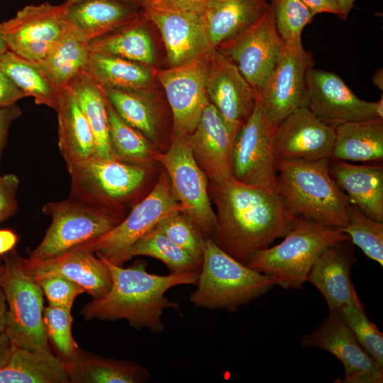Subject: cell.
<instances>
[{"label": "cell", "mask_w": 383, "mask_h": 383, "mask_svg": "<svg viewBox=\"0 0 383 383\" xmlns=\"http://www.w3.org/2000/svg\"><path fill=\"white\" fill-rule=\"evenodd\" d=\"M209 182L216 208L212 240L240 262L247 265L257 252L293 228L296 216L277 191L251 187L233 177Z\"/></svg>", "instance_id": "obj_1"}, {"label": "cell", "mask_w": 383, "mask_h": 383, "mask_svg": "<svg viewBox=\"0 0 383 383\" xmlns=\"http://www.w3.org/2000/svg\"><path fill=\"white\" fill-rule=\"evenodd\" d=\"M102 259V258H101ZM111 274L109 292L100 299H92L82 309L86 320L117 321L126 319L137 330L148 328L159 333L164 331L161 317L167 309H178L176 301L165 293L182 284L196 285L199 273H149L147 263L138 260L128 267L115 265L103 259Z\"/></svg>", "instance_id": "obj_2"}, {"label": "cell", "mask_w": 383, "mask_h": 383, "mask_svg": "<svg viewBox=\"0 0 383 383\" xmlns=\"http://www.w3.org/2000/svg\"><path fill=\"white\" fill-rule=\"evenodd\" d=\"M330 159L276 158V191L296 217L342 230L348 220L349 201L330 172Z\"/></svg>", "instance_id": "obj_3"}, {"label": "cell", "mask_w": 383, "mask_h": 383, "mask_svg": "<svg viewBox=\"0 0 383 383\" xmlns=\"http://www.w3.org/2000/svg\"><path fill=\"white\" fill-rule=\"evenodd\" d=\"M279 244L257 252L246 265L269 276L274 285L301 289L319 255L328 246L350 240L342 231L296 217L293 228Z\"/></svg>", "instance_id": "obj_4"}, {"label": "cell", "mask_w": 383, "mask_h": 383, "mask_svg": "<svg viewBox=\"0 0 383 383\" xmlns=\"http://www.w3.org/2000/svg\"><path fill=\"white\" fill-rule=\"evenodd\" d=\"M196 285L189 296L193 305L234 312L267 293L274 284L269 276L236 260L207 238Z\"/></svg>", "instance_id": "obj_5"}, {"label": "cell", "mask_w": 383, "mask_h": 383, "mask_svg": "<svg viewBox=\"0 0 383 383\" xmlns=\"http://www.w3.org/2000/svg\"><path fill=\"white\" fill-rule=\"evenodd\" d=\"M67 165L69 196L123 218L148 177L147 166L115 159H89Z\"/></svg>", "instance_id": "obj_6"}, {"label": "cell", "mask_w": 383, "mask_h": 383, "mask_svg": "<svg viewBox=\"0 0 383 383\" xmlns=\"http://www.w3.org/2000/svg\"><path fill=\"white\" fill-rule=\"evenodd\" d=\"M5 272L0 285L6 299V331L18 346L38 352H52L43 326L44 299L40 284L23 270L18 252L2 255Z\"/></svg>", "instance_id": "obj_7"}, {"label": "cell", "mask_w": 383, "mask_h": 383, "mask_svg": "<svg viewBox=\"0 0 383 383\" xmlns=\"http://www.w3.org/2000/svg\"><path fill=\"white\" fill-rule=\"evenodd\" d=\"M42 211L51 217V223L30 253V261L51 258L95 240L123 220L70 196L45 203Z\"/></svg>", "instance_id": "obj_8"}, {"label": "cell", "mask_w": 383, "mask_h": 383, "mask_svg": "<svg viewBox=\"0 0 383 383\" xmlns=\"http://www.w3.org/2000/svg\"><path fill=\"white\" fill-rule=\"evenodd\" d=\"M183 209L172 192L167 172H163L151 192L136 203L117 226L83 245L99 257L123 266L133 257L131 250L138 240L162 218Z\"/></svg>", "instance_id": "obj_9"}, {"label": "cell", "mask_w": 383, "mask_h": 383, "mask_svg": "<svg viewBox=\"0 0 383 383\" xmlns=\"http://www.w3.org/2000/svg\"><path fill=\"white\" fill-rule=\"evenodd\" d=\"M276 126L270 119L257 91L254 109L240 127L233 145L231 171L235 180L251 187L276 191Z\"/></svg>", "instance_id": "obj_10"}, {"label": "cell", "mask_w": 383, "mask_h": 383, "mask_svg": "<svg viewBox=\"0 0 383 383\" xmlns=\"http://www.w3.org/2000/svg\"><path fill=\"white\" fill-rule=\"evenodd\" d=\"M154 160L165 167L172 192L185 213L205 239L213 238L216 216L211 206L209 179L192 154L188 136L170 140L167 150L156 152Z\"/></svg>", "instance_id": "obj_11"}, {"label": "cell", "mask_w": 383, "mask_h": 383, "mask_svg": "<svg viewBox=\"0 0 383 383\" xmlns=\"http://www.w3.org/2000/svg\"><path fill=\"white\" fill-rule=\"evenodd\" d=\"M284 44L277 31L270 4L259 21L216 49L259 91L274 69Z\"/></svg>", "instance_id": "obj_12"}, {"label": "cell", "mask_w": 383, "mask_h": 383, "mask_svg": "<svg viewBox=\"0 0 383 383\" xmlns=\"http://www.w3.org/2000/svg\"><path fill=\"white\" fill-rule=\"evenodd\" d=\"M307 107L323 123L340 125L383 118V98L374 102L360 99L335 73L310 68L306 74Z\"/></svg>", "instance_id": "obj_13"}, {"label": "cell", "mask_w": 383, "mask_h": 383, "mask_svg": "<svg viewBox=\"0 0 383 383\" xmlns=\"http://www.w3.org/2000/svg\"><path fill=\"white\" fill-rule=\"evenodd\" d=\"M209 53L189 63L160 70L156 74L172 113L170 140L192 134L210 103L206 89Z\"/></svg>", "instance_id": "obj_14"}, {"label": "cell", "mask_w": 383, "mask_h": 383, "mask_svg": "<svg viewBox=\"0 0 383 383\" xmlns=\"http://www.w3.org/2000/svg\"><path fill=\"white\" fill-rule=\"evenodd\" d=\"M311 52L284 44L280 56L258 91L271 121L276 126L295 110L307 106L306 74L313 67Z\"/></svg>", "instance_id": "obj_15"}, {"label": "cell", "mask_w": 383, "mask_h": 383, "mask_svg": "<svg viewBox=\"0 0 383 383\" xmlns=\"http://www.w3.org/2000/svg\"><path fill=\"white\" fill-rule=\"evenodd\" d=\"M65 10V2L28 5L0 23L9 50L25 59L40 62L62 32Z\"/></svg>", "instance_id": "obj_16"}, {"label": "cell", "mask_w": 383, "mask_h": 383, "mask_svg": "<svg viewBox=\"0 0 383 383\" xmlns=\"http://www.w3.org/2000/svg\"><path fill=\"white\" fill-rule=\"evenodd\" d=\"M304 348H319L335 356L344 367V383H382L383 367L365 351L337 310L330 311L323 323L305 335Z\"/></svg>", "instance_id": "obj_17"}, {"label": "cell", "mask_w": 383, "mask_h": 383, "mask_svg": "<svg viewBox=\"0 0 383 383\" xmlns=\"http://www.w3.org/2000/svg\"><path fill=\"white\" fill-rule=\"evenodd\" d=\"M241 126L226 120L209 103L195 130L188 136L194 157L209 182H218L232 177V148Z\"/></svg>", "instance_id": "obj_18"}, {"label": "cell", "mask_w": 383, "mask_h": 383, "mask_svg": "<svg viewBox=\"0 0 383 383\" xmlns=\"http://www.w3.org/2000/svg\"><path fill=\"white\" fill-rule=\"evenodd\" d=\"M335 137V128L321 122L307 106L299 108L276 126V158L309 161L330 159Z\"/></svg>", "instance_id": "obj_19"}, {"label": "cell", "mask_w": 383, "mask_h": 383, "mask_svg": "<svg viewBox=\"0 0 383 383\" xmlns=\"http://www.w3.org/2000/svg\"><path fill=\"white\" fill-rule=\"evenodd\" d=\"M142 10L160 33L170 67L196 60L213 49L203 13L152 8Z\"/></svg>", "instance_id": "obj_20"}, {"label": "cell", "mask_w": 383, "mask_h": 383, "mask_svg": "<svg viewBox=\"0 0 383 383\" xmlns=\"http://www.w3.org/2000/svg\"><path fill=\"white\" fill-rule=\"evenodd\" d=\"M22 264L26 273L35 280L47 276L62 277L79 284L94 299L104 296L112 284L105 261L83 245L43 260L23 257Z\"/></svg>", "instance_id": "obj_21"}, {"label": "cell", "mask_w": 383, "mask_h": 383, "mask_svg": "<svg viewBox=\"0 0 383 383\" xmlns=\"http://www.w3.org/2000/svg\"><path fill=\"white\" fill-rule=\"evenodd\" d=\"M206 89L210 103L231 122L242 125L254 109L257 91L216 49L209 53Z\"/></svg>", "instance_id": "obj_22"}, {"label": "cell", "mask_w": 383, "mask_h": 383, "mask_svg": "<svg viewBox=\"0 0 383 383\" xmlns=\"http://www.w3.org/2000/svg\"><path fill=\"white\" fill-rule=\"evenodd\" d=\"M356 260L351 241L343 240L326 248L312 265L306 281L322 294L329 311L362 304L350 279Z\"/></svg>", "instance_id": "obj_23"}, {"label": "cell", "mask_w": 383, "mask_h": 383, "mask_svg": "<svg viewBox=\"0 0 383 383\" xmlns=\"http://www.w3.org/2000/svg\"><path fill=\"white\" fill-rule=\"evenodd\" d=\"M65 21L90 43L136 20L142 9L121 0L65 2Z\"/></svg>", "instance_id": "obj_24"}, {"label": "cell", "mask_w": 383, "mask_h": 383, "mask_svg": "<svg viewBox=\"0 0 383 383\" xmlns=\"http://www.w3.org/2000/svg\"><path fill=\"white\" fill-rule=\"evenodd\" d=\"M330 172L348 201L372 220L383 223V167L330 160Z\"/></svg>", "instance_id": "obj_25"}, {"label": "cell", "mask_w": 383, "mask_h": 383, "mask_svg": "<svg viewBox=\"0 0 383 383\" xmlns=\"http://www.w3.org/2000/svg\"><path fill=\"white\" fill-rule=\"evenodd\" d=\"M58 147L66 164L95 155V142L90 126L73 92L67 85L60 87L56 109Z\"/></svg>", "instance_id": "obj_26"}, {"label": "cell", "mask_w": 383, "mask_h": 383, "mask_svg": "<svg viewBox=\"0 0 383 383\" xmlns=\"http://www.w3.org/2000/svg\"><path fill=\"white\" fill-rule=\"evenodd\" d=\"M0 383H70L65 362L52 352L26 350L12 342L0 367Z\"/></svg>", "instance_id": "obj_27"}, {"label": "cell", "mask_w": 383, "mask_h": 383, "mask_svg": "<svg viewBox=\"0 0 383 383\" xmlns=\"http://www.w3.org/2000/svg\"><path fill=\"white\" fill-rule=\"evenodd\" d=\"M270 6L269 0H211L203 15L212 48L253 25Z\"/></svg>", "instance_id": "obj_28"}, {"label": "cell", "mask_w": 383, "mask_h": 383, "mask_svg": "<svg viewBox=\"0 0 383 383\" xmlns=\"http://www.w3.org/2000/svg\"><path fill=\"white\" fill-rule=\"evenodd\" d=\"M330 160L379 163L383 160V118L354 121L335 128Z\"/></svg>", "instance_id": "obj_29"}, {"label": "cell", "mask_w": 383, "mask_h": 383, "mask_svg": "<svg viewBox=\"0 0 383 383\" xmlns=\"http://www.w3.org/2000/svg\"><path fill=\"white\" fill-rule=\"evenodd\" d=\"M65 363L70 383H143L150 377L138 362L102 357L81 349Z\"/></svg>", "instance_id": "obj_30"}, {"label": "cell", "mask_w": 383, "mask_h": 383, "mask_svg": "<svg viewBox=\"0 0 383 383\" xmlns=\"http://www.w3.org/2000/svg\"><path fill=\"white\" fill-rule=\"evenodd\" d=\"M83 70L104 89L149 91L153 82L147 65L112 55L90 53Z\"/></svg>", "instance_id": "obj_31"}, {"label": "cell", "mask_w": 383, "mask_h": 383, "mask_svg": "<svg viewBox=\"0 0 383 383\" xmlns=\"http://www.w3.org/2000/svg\"><path fill=\"white\" fill-rule=\"evenodd\" d=\"M67 86L75 96L93 133L94 156L113 159L109 141L107 99L104 90L84 70Z\"/></svg>", "instance_id": "obj_32"}, {"label": "cell", "mask_w": 383, "mask_h": 383, "mask_svg": "<svg viewBox=\"0 0 383 383\" xmlns=\"http://www.w3.org/2000/svg\"><path fill=\"white\" fill-rule=\"evenodd\" d=\"M118 115L157 145L161 143L162 121L158 104L149 91L104 89Z\"/></svg>", "instance_id": "obj_33"}, {"label": "cell", "mask_w": 383, "mask_h": 383, "mask_svg": "<svg viewBox=\"0 0 383 383\" xmlns=\"http://www.w3.org/2000/svg\"><path fill=\"white\" fill-rule=\"evenodd\" d=\"M147 18L141 11L130 24L89 43L91 53L112 55L145 65L155 61V51L146 28Z\"/></svg>", "instance_id": "obj_34"}, {"label": "cell", "mask_w": 383, "mask_h": 383, "mask_svg": "<svg viewBox=\"0 0 383 383\" xmlns=\"http://www.w3.org/2000/svg\"><path fill=\"white\" fill-rule=\"evenodd\" d=\"M0 67L27 96L38 105L56 111L60 87L57 86L42 65L8 50L0 55Z\"/></svg>", "instance_id": "obj_35"}, {"label": "cell", "mask_w": 383, "mask_h": 383, "mask_svg": "<svg viewBox=\"0 0 383 383\" xmlns=\"http://www.w3.org/2000/svg\"><path fill=\"white\" fill-rule=\"evenodd\" d=\"M90 53L89 43L65 22L60 35L38 63L55 84L62 87L84 68Z\"/></svg>", "instance_id": "obj_36"}, {"label": "cell", "mask_w": 383, "mask_h": 383, "mask_svg": "<svg viewBox=\"0 0 383 383\" xmlns=\"http://www.w3.org/2000/svg\"><path fill=\"white\" fill-rule=\"evenodd\" d=\"M107 99V98H106ZM109 141L113 159L147 166L154 160L156 150L140 131L127 124L107 99Z\"/></svg>", "instance_id": "obj_37"}, {"label": "cell", "mask_w": 383, "mask_h": 383, "mask_svg": "<svg viewBox=\"0 0 383 383\" xmlns=\"http://www.w3.org/2000/svg\"><path fill=\"white\" fill-rule=\"evenodd\" d=\"M131 255L157 259L170 273H199L202 265V260L194 257L155 227L135 243Z\"/></svg>", "instance_id": "obj_38"}, {"label": "cell", "mask_w": 383, "mask_h": 383, "mask_svg": "<svg viewBox=\"0 0 383 383\" xmlns=\"http://www.w3.org/2000/svg\"><path fill=\"white\" fill-rule=\"evenodd\" d=\"M341 231L367 257L383 266V223L371 219L349 201L347 223Z\"/></svg>", "instance_id": "obj_39"}, {"label": "cell", "mask_w": 383, "mask_h": 383, "mask_svg": "<svg viewBox=\"0 0 383 383\" xmlns=\"http://www.w3.org/2000/svg\"><path fill=\"white\" fill-rule=\"evenodd\" d=\"M43 326L48 341L65 362L71 360L80 350L73 338L72 309L48 305L43 311Z\"/></svg>", "instance_id": "obj_40"}, {"label": "cell", "mask_w": 383, "mask_h": 383, "mask_svg": "<svg viewBox=\"0 0 383 383\" xmlns=\"http://www.w3.org/2000/svg\"><path fill=\"white\" fill-rule=\"evenodd\" d=\"M275 18L277 31L290 47L301 46V33L312 22L313 15L301 0H269Z\"/></svg>", "instance_id": "obj_41"}, {"label": "cell", "mask_w": 383, "mask_h": 383, "mask_svg": "<svg viewBox=\"0 0 383 383\" xmlns=\"http://www.w3.org/2000/svg\"><path fill=\"white\" fill-rule=\"evenodd\" d=\"M368 355L383 367V334L367 317L362 303L337 310Z\"/></svg>", "instance_id": "obj_42"}, {"label": "cell", "mask_w": 383, "mask_h": 383, "mask_svg": "<svg viewBox=\"0 0 383 383\" xmlns=\"http://www.w3.org/2000/svg\"><path fill=\"white\" fill-rule=\"evenodd\" d=\"M155 228L194 257L202 260L206 239L194 222L182 211L168 214Z\"/></svg>", "instance_id": "obj_43"}, {"label": "cell", "mask_w": 383, "mask_h": 383, "mask_svg": "<svg viewBox=\"0 0 383 383\" xmlns=\"http://www.w3.org/2000/svg\"><path fill=\"white\" fill-rule=\"evenodd\" d=\"M42 288L48 305L72 309L74 299L85 292L79 284L60 276H47L35 280Z\"/></svg>", "instance_id": "obj_44"}, {"label": "cell", "mask_w": 383, "mask_h": 383, "mask_svg": "<svg viewBox=\"0 0 383 383\" xmlns=\"http://www.w3.org/2000/svg\"><path fill=\"white\" fill-rule=\"evenodd\" d=\"M19 182L14 174L0 176V223L15 215L18 210L16 196Z\"/></svg>", "instance_id": "obj_45"}, {"label": "cell", "mask_w": 383, "mask_h": 383, "mask_svg": "<svg viewBox=\"0 0 383 383\" xmlns=\"http://www.w3.org/2000/svg\"><path fill=\"white\" fill-rule=\"evenodd\" d=\"M211 0H143L142 8L201 14ZM141 8V9H142Z\"/></svg>", "instance_id": "obj_46"}, {"label": "cell", "mask_w": 383, "mask_h": 383, "mask_svg": "<svg viewBox=\"0 0 383 383\" xmlns=\"http://www.w3.org/2000/svg\"><path fill=\"white\" fill-rule=\"evenodd\" d=\"M26 97L0 67V106H10Z\"/></svg>", "instance_id": "obj_47"}, {"label": "cell", "mask_w": 383, "mask_h": 383, "mask_svg": "<svg viewBox=\"0 0 383 383\" xmlns=\"http://www.w3.org/2000/svg\"><path fill=\"white\" fill-rule=\"evenodd\" d=\"M21 115V110L16 104L0 106V158L5 146L9 127Z\"/></svg>", "instance_id": "obj_48"}, {"label": "cell", "mask_w": 383, "mask_h": 383, "mask_svg": "<svg viewBox=\"0 0 383 383\" xmlns=\"http://www.w3.org/2000/svg\"><path fill=\"white\" fill-rule=\"evenodd\" d=\"M313 16L321 13H329L338 16L343 20L341 11L335 0H301Z\"/></svg>", "instance_id": "obj_49"}, {"label": "cell", "mask_w": 383, "mask_h": 383, "mask_svg": "<svg viewBox=\"0 0 383 383\" xmlns=\"http://www.w3.org/2000/svg\"><path fill=\"white\" fill-rule=\"evenodd\" d=\"M16 233L10 229H0V255L12 250L18 242Z\"/></svg>", "instance_id": "obj_50"}, {"label": "cell", "mask_w": 383, "mask_h": 383, "mask_svg": "<svg viewBox=\"0 0 383 383\" xmlns=\"http://www.w3.org/2000/svg\"><path fill=\"white\" fill-rule=\"evenodd\" d=\"M12 341L6 331L0 335V367L6 362Z\"/></svg>", "instance_id": "obj_51"}, {"label": "cell", "mask_w": 383, "mask_h": 383, "mask_svg": "<svg viewBox=\"0 0 383 383\" xmlns=\"http://www.w3.org/2000/svg\"><path fill=\"white\" fill-rule=\"evenodd\" d=\"M7 306L4 294L0 287V335L6 331V315Z\"/></svg>", "instance_id": "obj_52"}, {"label": "cell", "mask_w": 383, "mask_h": 383, "mask_svg": "<svg viewBox=\"0 0 383 383\" xmlns=\"http://www.w3.org/2000/svg\"><path fill=\"white\" fill-rule=\"evenodd\" d=\"M337 5L338 6L342 16L343 20H346L350 10L353 9L354 2L355 0H335Z\"/></svg>", "instance_id": "obj_53"}, {"label": "cell", "mask_w": 383, "mask_h": 383, "mask_svg": "<svg viewBox=\"0 0 383 383\" xmlns=\"http://www.w3.org/2000/svg\"><path fill=\"white\" fill-rule=\"evenodd\" d=\"M374 84L379 89L383 87V72L382 69L377 70L372 77Z\"/></svg>", "instance_id": "obj_54"}, {"label": "cell", "mask_w": 383, "mask_h": 383, "mask_svg": "<svg viewBox=\"0 0 383 383\" xmlns=\"http://www.w3.org/2000/svg\"><path fill=\"white\" fill-rule=\"evenodd\" d=\"M8 50H9L3 37L1 29V25H0V55L6 52Z\"/></svg>", "instance_id": "obj_55"}, {"label": "cell", "mask_w": 383, "mask_h": 383, "mask_svg": "<svg viewBox=\"0 0 383 383\" xmlns=\"http://www.w3.org/2000/svg\"><path fill=\"white\" fill-rule=\"evenodd\" d=\"M70 2L76 1L78 0H67ZM122 1L126 2L128 4L134 5L135 6H138L139 8L142 7L143 0H121Z\"/></svg>", "instance_id": "obj_56"}, {"label": "cell", "mask_w": 383, "mask_h": 383, "mask_svg": "<svg viewBox=\"0 0 383 383\" xmlns=\"http://www.w3.org/2000/svg\"><path fill=\"white\" fill-rule=\"evenodd\" d=\"M5 272V264L2 256L0 255V285L2 282Z\"/></svg>", "instance_id": "obj_57"}, {"label": "cell", "mask_w": 383, "mask_h": 383, "mask_svg": "<svg viewBox=\"0 0 383 383\" xmlns=\"http://www.w3.org/2000/svg\"><path fill=\"white\" fill-rule=\"evenodd\" d=\"M142 8V7H141Z\"/></svg>", "instance_id": "obj_58"}, {"label": "cell", "mask_w": 383, "mask_h": 383, "mask_svg": "<svg viewBox=\"0 0 383 383\" xmlns=\"http://www.w3.org/2000/svg\"><path fill=\"white\" fill-rule=\"evenodd\" d=\"M1 176V175H0Z\"/></svg>", "instance_id": "obj_59"}]
</instances>
